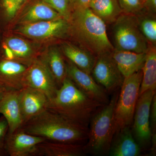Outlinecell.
<instances>
[{
	"label": "cell",
	"mask_w": 156,
	"mask_h": 156,
	"mask_svg": "<svg viewBox=\"0 0 156 156\" xmlns=\"http://www.w3.org/2000/svg\"><path fill=\"white\" fill-rule=\"evenodd\" d=\"M146 0H118L122 13L138 15L145 11Z\"/></svg>",
	"instance_id": "4316f807"
},
{
	"label": "cell",
	"mask_w": 156,
	"mask_h": 156,
	"mask_svg": "<svg viewBox=\"0 0 156 156\" xmlns=\"http://www.w3.org/2000/svg\"><path fill=\"white\" fill-rule=\"evenodd\" d=\"M27 0H2L1 5L5 16L12 19Z\"/></svg>",
	"instance_id": "83f0119b"
},
{
	"label": "cell",
	"mask_w": 156,
	"mask_h": 156,
	"mask_svg": "<svg viewBox=\"0 0 156 156\" xmlns=\"http://www.w3.org/2000/svg\"><path fill=\"white\" fill-rule=\"evenodd\" d=\"M91 76L106 92L115 91L121 87L124 77L112 56V52H106L96 56Z\"/></svg>",
	"instance_id": "52a82bcc"
},
{
	"label": "cell",
	"mask_w": 156,
	"mask_h": 156,
	"mask_svg": "<svg viewBox=\"0 0 156 156\" xmlns=\"http://www.w3.org/2000/svg\"><path fill=\"white\" fill-rule=\"evenodd\" d=\"M20 128L27 134L53 142L82 144L88 139L89 133L87 127L47 109L29 120Z\"/></svg>",
	"instance_id": "7a4b0ae2"
},
{
	"label": "cell",
	"mask_w": 156,
	"mask_h": 156,
	"mask_svg": "<svg viewBox=\"0 0 156 156\" xmlns=\"http://www.w3.org/2000/svg\"><path fill=\"white\" fill-rule=\"evenodd\" d=\"M6 91H7V90L4 87L0 85V101H1L4 93Z\"/></svg>",
	"instance_id": "d6a6232c"
},
{
	"label": "cell",
	"mask_w": 156,
	"mask_h": 156,
	"mask_svg": "<svg viewBox=\"0 0 156 156\" xmlns=\"http://www.w3.org/2000/svg\"><path fill=\"white\" fill-rule=\"evenodd\" d=\"M67 77L82 92L104 105L109 100L107 92L97 83L91 75L80 69L69 60L67 62Z\"/></svg>",
	"instance_id": "7c38bea8"
},
{
	"label": "cell",
	"mask_w": 156,
	"mask_h": 156,
	"mask_svg": "<svg viewBox=\"0 0 156 156\" xmlns=\"http://www.w3.org/2000/svg\"><path fill=\"white\" fill-rule=\"evenodd\" d=\"M60 18H63L53 8L41 0L35 2L30 6L21 15L19 23L24 24Z\"/></svg>",
	"instance_id": "ffe728a7"
},
{
	"label": "cell",
	"mask_w": 156,
	"mask_h": 156,
	"mask_svg": "<svg viewBox=\"0 0 156 156\" xmlns=\"http://www.w3.org/2000/svg\"><path fill=\"white\" fill-rule=\"evenodd\" d=\"M48 98L42 92L29 87L19 91L20 108L23 125L47 109Z\"/></svg>",
	"instance_id": "4fadbf2b"
},
{
	"label": "cell",
	"mask_w": 156,
	"mask_h": 156,
	"mask_svg": "<svg viewBox=\"0 0 156 156\" xmlns=\"http://www.w3.org/2000/svg\"><path fill=\"white\" fill-rule=\"evenodd\" d=\"M19 91L7 90L0 101V114L9 126V133H13L23 125L20 108Z\"/></svg>",
	"instance_id": "9a60e30c"
},
{
	"label": "cell",
	"mask_w": 156,
	"mask_h": 156,
	"mask_svg": "<svg viewBox=\"0 0 156 156\" xmlns=\"http://www.w3.org/2000/svg\"><path fill=\"white\" fill-rule=\"evenodd\" d=\"M104 105L82 92L67 77L55 95L48 99L47 109L88 128L92 117Z\"/></svg>",
	"instance_id": "6da1fadb"
},
{
	"label": "cell",
	"mask_w": 156,
	"mask_h": 156,
	"mask_svg": "<svg viewBox=\"0 0 156 156\" xmlns=\"http://www.w3.org/2000/svg\"><path fill=\"white\" fill-rule=\"evenodd\" d=\"M142 149L130 126H127L115 133L108 154L111 156H137L141 154Z\"/></svg>",
	"instance_id": "2e32d148"
},
{
	"label": "cell",
	"mask_w": 156,
	"mask_h": 156,
	"mask_svg": "<svg viewBox=\"0 0 156 156\" xmlns=\"http://www.w3.org/2000/svg\"><path fill=\"white\" fill-rule=\"evenodd\" d=\"M23 85L42 92L48 99L55 95L58 88L53 75L41 58H36L28 66L23 77Z\"/></svg>",
	"instance_id": "9c48e42d"
},
{
	"label": "cell",
	"mask_w": 156,
	"mask_h": 156,
	"mask_svg": "<svg viewBox=\"0 0 156 156\" xmlns=\"http://www.w3.org/2000/svg\"><path fill=\"white\" fill-rule=\"evenodd\" d=\"M145 10L147 13L154 14L156 12V0H146Z\"/></svg>",
	"instance_id": "1f68e13d"
},
{
	"label": "cell",
	"mask_w": 156,
	"mask_h": 156,
	"mask_svg": "<svg viewBox=\"0 0 156 156\" xmlns=\"http://www.w3.org/2000/svg\"><path fill=\"white\" fill-rule=\"evenodd\" d=\"M28 66L7 58L0 59V85L7 90L18 91L23 87Z\"/></svg>",
	"instance_id": "5bb4252c"
},
{
	"label": "cell",
	"mask_w": 156,
	"mask_h": 156,
	"mask_svg": "<svg viewBox=\"0 0 156 156\" xmlns=\"http://www.w3.org/2000/svg\"><path fill=\"white\" fill-rule=\"evenodd\" d=\"M53 8L62 17L69 21L73 13L71 0H42Z\"/></svg>",
	"instance_id": "484cf974"
},
{
	"label": "cell",
	"mask_w": 156,
	"mask_h": 156,
	"mask_svg": "<svg viewBox=\"0 0 156 156\" xmlns=\"http://www.w3.org/2000/svg\"><path fill=\"white\" fill-rule=\"evenodd\" d=\"M62 49L68 60L80 69L91 74L96 56L84 48H80L68 42L63 43Z\"/></svg>",
	"instance_id": "ac0fdd59"
},
{
	"label": "cell",
	"mask_w": 156,
	"mask_h": 156,
	"mask_svg": "<svg viewBox=\"0 0 156 156\" xmlns=\"http://www.w3.org/2000/svg\"><path fill=\"white\" fill-rule=\"evenodd\" d=\"M5 43L9 50L7 58L13 59L27 66L35 59L33 58L34 52L32 48L29 44L23 39L9 37L6 39Z\"/></svg>",
	"instance_id": "44dd1931"
},
{
	"label": "cell",
	"mask_w": 156,
	"mask_h": 156,
	"mask_svg": "<svg viewBox=\"0 0 156 156\" xmlns=\"http://www.w3.org/2000/svg\"><path fill=\"white\" fill-rule=\"evenodd\" d=\"M68 22V34L95 56L114 50L108 37L106 23L89 8L73 11Z\"/></svg>",
	"instance_id": "3957f363"
},
{
	"label": "cell",
	"mask_w": 156,
	"mask_h": 156,
	"mask_svg": "<svg viewBox=\"0 0 156 156\" xmlns=\"http://www.w3.org/2000/svg\"><path fill=\"white\" fill-rule=\"evenodd\" d=\"M140 29L150 46H156V20L154 14L146 12L136 15Z\"/></svg>",
	"instance_id": "d4e9b609"
},
{
	"label": "cell",
	"mask_w": 156,
	"mask_h": 156,
	"mask_svg": "<svg viewBox=\"0 0 156 156\" xmlns=\"http://www.w3.org/2000/svg\"><path fill=\"white\" fill-rule=\"evenodd\" d=\"M89 9L107 24H112L122 13L118 0H91Z\"/></svg>",
	"instance_id": "7402d4cb"
},
{
	"label": "cell",
	"mask_w": 156,
	"mask_h": 156,
	"mask_svg": "<svg viewBox=\"0 0 156 156\" xmlns=\"http://www.w3.org/2000/svg\"><path fill=\"white\" fill-rule=\"evenodd\" d=\"M52 74L58 88L67 77V65L58 48H52L41 58Z\"/></svg>",
	"instance_id": "603a6c76"
},
{
	"label": "cell",
	"mask_w": 156,
	"mask_h": 156,
	"mask_svg": "<svg viewBox=\"0 0 156 156\" xmlns=\"http://www.w3.org/2000/svg\"><path fill=\"white\" fill-rule=\"evenodd\" d=\"M150 124L152 134L156 133V95H154L151 104L149 115Z\"/></svg>",
	"instance_id": "f546056e"
},
{
	"label": "cell",
	"mask_w": 156,
	"mask_h": 156,
	"mask_svg": "<svg viewBox=\"0 0 156 156\" xmlns=\"http://www.w3.org/2000/svg\"><path fill=\"white\" fill-rule=\"evenodd\" d=\"M147 53L115 49L112 56L124 78L142 69L146 58Z\"/></svg>",
	"instance_id": "e0dca14e"
},
{
	"label": "cell",
	"mask_w": 156,
	"mask_h": 156,
	"mask_svg": "<svg viewBox=\"0 0 156 156\" xmlns=\"http://www.w3.org/2000/svg\"><path fill=\"white\" fill-rule=\"evenodd\" d=\"M119 92H115L108 103L102 106L92 117L90 122L88 142L85 151L95 155L108 154L116 132L114 118L115 106Z\"/></svg>",
	"instance_id": "277c9868"
},
{
	"label": "cell",
	"mask_w": 156,
	"mask_h": 156,
	"mask_svg": "<svg viewBox=\"0 0 156 156\" xmlns=\"http://www.w3.org/2000/svg\"><path fill=\"white\" fill-rule=\"evenodd\" d=\"M9 133V126L3 116L0 117V156L7 154L5 147L6 136Z\"/></svg>",
	"instance_id": "f1b7e54d"
},
{
	"label": "cell",
	"mask_w": 156,
	"mask_h": 156,
	"mask_svg": "<svg viewBox=\"0 0 156 156\" xmlns=\"http://www.w3.org/2000/svg\"><path fill=\"white\" fill-rule=\"evenodd\" d=\"M91 0H71L73 12L76 10L88 8Z\"/></svg>",
	"instance_id": "4dcf8cb0"
},
{
	"label": "cell",
	"mask_w": 156,
	"mask_h": 156,
	"mask_svg": "<svg viewBox=\"0 0 156 156\" xmlns=\"http://www.w3.org/2000/svg\"><path fill=\"white\" fill-rule=\"evenodd\" d=\"M38 156H81L86 153L82 144L45 140L39 144Z\"/></svg>",
	"instance_id": "d6986e66"
},
{
	"label": "cell",
	"mask_w": 156,
	"mask_h": 156,
	"mask_svg": "<svg viewBox=\"0 0 156 156\" xmlns=\"http://www.w3.org/2000/svg\"><path fill=\"white\" fill-rule=\"evenodd\" d=\"M46 139L27 134L21 128L6 136L5 147L10 156H38V145Z\"/></svg>",
	"instance_id": "8fae6325"
},
{
	"label": "cell",
	"mask_w": 156,
	"mask_h": 156,
	"mask_svg": "<svg viewBox=\"0 0 156 156\" xmlns=\"http://www.w3.org/2000/svg\"><path fill=\"white\" fill-rule=\"evenodd\" d=\"M113 24L115 49L147 53L150 45L140 29L136 15L122 13Z\"/></svg>",
	"instance_id": "5b68a950"
},
{
	"label": "cell",
	"mask_w": 156,
	"mask_h": 156,
	"mask_svg": "<svg viewBox=\"0 0 156 156\" xmlns=\"http://www.w3.org/2000/svg\"><path fill=\"white\" fill-rule=\"evenodd\" d=\"M142 76L141 69L124 78L115 106L114 118L116 132L132 124Z\"/></svg>",
	"instance_id": "8992f818"
},
{
	"label": "cell",
	"mask_w": 156,
	"mask_h": 156,
	"mask_svg": "<svg viewBox=\"0 0 156 156\" xmlns=\"http://www.w3.org/2000/svg\"><path fill=\"white\" fill-rule=\"evenodd\" d=\"M69 23L64 18L44 20L22 24L20 33L35 40H47L62 37L68 34Z\"/></svg>",
	"instance_id": "30bf717a"
},
{
	"label": "cell",
	"mask_w": 156,
	"mask_h": 156,
	"mask_svg": "<svg viewBox=\"0 0 156 156\" xmlns=\"http://www.w3.org/2000/svg\"><path fill=\"white\" fill-rule=\"evenodd\" d=\"M156 90H149L140 95L133 117L131 130L134 138L142 148L147 147L151 139L150 111Z\"/></svg>",
	"instance_id": "ba28073f"
},
{
	"label": "cell",
	"mask_w": 156,
	"mask_h": 156,
	"mask_svg": "<svg viewBox=\"0 0 156 156\" xmlns=\"http://www.w3.org/2000/svg\"><path fill=\"white\" fill-rule=\"evenodd\" d=\"M139 95L147 90L156 89V47L150 46L147 53Z\"/></svg>",
	"instance_id": "cb8c5ba5"
}]
</instances>
